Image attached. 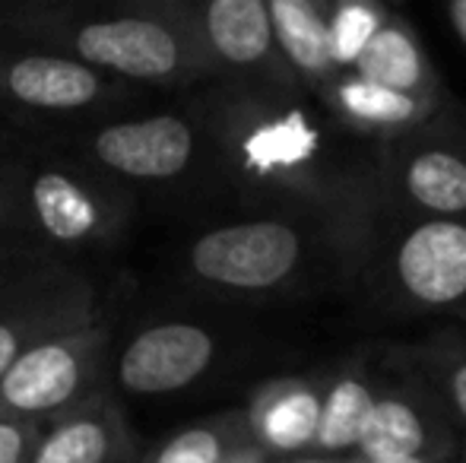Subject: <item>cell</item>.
<instances>
[{
    "label": "cell",
    "mask_w": 466,
    "mask_h": 463,
    "mask_svg": "<svg viewBox=\"0 0 466 463\" xmlns=\"http://www.w3.org/2000/svg\"><path fill=\"white\" fill-rule=\"evenodd\" d=\"M245 445H254L251 432H248V419L228 416V419L194 426L175 435L153 454V463H226Z\"/></svg>",
    "instance_id": "obj_20"
},
{
    "label": "cell",
    "mask_w": 466,
    "mask_h": 463,
    "mask_svg": "<svg viewBox=\"0 0 466 463\" xmlns=\"http://www.w3.org/2000/svg\"><path fill=\"white\" fill-rule=\"evenodd\" d=\"M197 35L213 61L251 74L260 89L301 93L279 61L267 0H213L203 6Z\"/></svg>",
    "instance_id": "obj_7"
},
{
    "label": "cell",
    "mask_w": 466,
    "mask_h": 463,
    "mask_svg": "<svg viewBox=\"0 0 466 463\" xmlns=\"http://www.w3.org/2000/svg\"><path fill=\"white\" fill-rule=\"evenodd\" d=\"M282 463H343V460H327V458H318V454H305V458H292Z\"/></svg>",
    "instance_id": "obj_26"
},
{
    "label": "cell",
    "mask_w": 466,
    "mask_h": 463,
    "mask_svg": "<svg viewBox=\"0 0 466 463\" xmlns=\"http://www.w3.org/2000/svg\"><path fill=\"white\" fill-rule=\"evenodd\" d=\"M380 463H451V460H425V458H410V460H380Z\"/></svg>",
    "instance_id": "obj_27"
},
{
    "label": "cell",
    "mask_w": 466,
    "mask_h": 463,
    "mask_svg": "<svg viewBox=\"0 0 466 463\" xmlns=\"http://www.w3.org/2000/svg\"><path fill=\"white\" fill-rule=\"evenodd\" d=\"M216 343L197 324H156L130 340L117 362L121 384L134 394H172L213 365Z\"/></svg>",
    "instance_id": "obj_9"
},
{
    "label": "cell",
    "mask_w": 466,
    "mask_h": 463,
    "mask_svg": "<svg viewBox=\"0 0 466 463\" xmlns=\"http://www.w3.org/2000/svg\"><path fill=\"white\" fill-rule=\"evenodd\" d=\"M461 463H466V448H463V460Z\"/></svg>",
    "instance_id": "obj_28"
},
{
    "label": "cell",
    "mask_w": 466,
    "mask_h": 463,
    "mask_svg": "<svg viewBox=\"0 0 466 463\" xmlns=\"http://www.w3.org/2000/svg\"><path fill=\"white\" fill-rule=\"evenodd\" d=\"M267 13L282 67L308 99H318L339 74L327 42L324 0H267Z\"/></svg>",
    "instance_id": "obj_14"
},
{
    "label": "cell",
    "mask_w": 466,
    "mask_h": 463,
    "mask_svg": "<svg viewBox=\"0 0 466 463\" xmlns=\"http://www.w3.org/2000/svg\"><path fill=\"white\" fill-rule=\"evenodd\" d=\"M343 463H359V460H343Z\"/></svg>",
    "instance_id": "obj_29"
},
{
    "label": "cell",
    "mask_w": 466,
    "mask_h": 463,
    "mask_svg": "<svg viewBox=\"0 0 466 463\" xmlns=\"http://www.w3.org/2000/svg\"><path fill=\"white\" fill-rule=\"evenodd\" d=\"M226 463H270V460H267L264 454H260L254 445H245V448H241V451H235L232 458H228Z\"/></svg>",
    "instance_id": "obj_25"
},
{
    "label": "cell",
    "mask_w": 466,
    "mask_h": 463,
    "mask_svg": "<svg viewBox=\"0 0 466 463\" xmlns=\"http://www.w3.org/2000/svg\"><path fill=\"white\" fill-rule=\"evenodd\" d=\"M457 428L429 388L416 377L387 381L374 400L352 460H451L454 463Z\"/></svg>",
    "instance_id": "obj_5"
},
{
    "label": "cell",
    "mask_w": 466,
    "mask_h": 463,
    "mask_svg": "<svg viewBox=\"0 0 466 463\" xmlns=\"http://www.w3.org/2000/svg\"><path fill=\"white\" fill-rule=\"evenodd\" d=\"M378 162L384 210L466 223V124L448 108L422 127L380 143Z\"/></svg>",
    "instance_id": "obj_4"
},
{
    "label": "cell",
    "mask_w": 466,
    "mask_h": 463,
    "mask_svg": "<svg viewBox=\"0 0 466 463\" xmlns=\"http://www.w3.org/2000/svg\"><path fill=\"white\" fill-rule=\"evenodd\" d=\"M327 42L337 70H350L390 10L374 0H324Z\"/></svg>",
    "instance_id": "obj_21"
},
{
    "label": "cell",
    "mask_w": 466,
    "mask_h": 463,
    "mask_svg": "<svg viewBox=\"0 0 466 463\" xmlns=\"http://www.w3.org/2000/svg\"><path fill=\"white\" fill-rule=\"evenodd\" d=\"M13 99L45 112H70L98 99L102 80L89 64L67 57H23L6 70Z\"/></svg>",
    "instance_id": "obj_16"
},
{
    "label": "cell",
    "mask_w": 466,
    "mask_h": 463,
    "mask_svg": "<svg viewBox=\"0 0 466 463\" xmlns=\"http://www.w3.org/2000/svg\"><path fill=\"white\" fill-rule=\"evenodd\" d=\"M350 70L374 86L393 89V93L412 96V99L448 102V89L425 51L422 38L397 13H390L380 23V29L374 32Z\"/></svg>",
    "instance_id": "obj_13"
},
{
    "label": "cell",
    "mask_w": 466,
    "mask_h": 463,
    "mask_svg": "<svg viewBox=\"0 0 466 463\" xmlns=\"http://www.w3.org/2000/svg\"><path fill=\"white\" fill-rule=\"evenodd\" d=\"M305 93L248 89L226 102L219 136L241 181L279 213H311L374 229L380 210L378 146L339 130Z\"/></svg>",
    "instance_id": "obj_1"
},
{
    "label": "cell",
    "mask_w": 466,
    "mask_h": 463,
    "mask_svg": "<svg viewBox=\"0 0 466 463\" xmlns=\"http://www.w3.org/2000/svg\"><path fill=\"white\" fill-rule=\"evenodd\" d=\"M197 153L194 127L178 115L111 124L96 136V156L130 178H178Z\"/></svg>",
    "instance_id": "obj_10"
},
{
    "label": "cell",
    "mask_w": 466,
    "mask_h": 463,
    "mask_svg": "<svg viewBox=\"0 0 466 463\" xmlns=\"http://www.w3.org/2000/svg\"><path fill=\"white\" fill-rule=\"evenodd\" d=\"M115 458V428L105 416H76L61 422L35 445L29 463H108Z\"/></svg>",
    "instance_id": "obj_19"
},
{
    "label": "cell",
    "mask_w": 466,
    "mask_h": 463,
    "mask_svg": "<svg viewBox=\"0 0 466 463\" xmlns=\"http://www.w3.org/2000/svg\"><path fill=\"white\" fill-rule=\"evenodd\" d=\"M412 377L435 394L454 428L466 432V343L457 337H431L422 347L406 349Z\"/></svg>",
    "instance_id": "obj_17"
},
{
    "label": "cell",
    "mask_w": 466,
    "mask_h": 463,
    "mask_svg": "<svg viewBox=\"0 0 466 463\" xmlns=\"http://www.w3.org/2000/svg\"><path fill=\"white\" fill-rule=\"evenodd\" d=\"M32 206L45 232L57 241H83L102 223L96 200L61 172L38 175L32 185Z\"/></svg>",
    "instance_id": "obj_18"
},
{
    "label": "cell",
    "mask_w": 466,
    "mask_h": 463,
    "mask_svg": "<svg viewBox=\"0 0 466 463\" xmlns=\"http://www.w3.org/2000/svg\"><path fill=\"white\" fill-rule=\"evenodd\" d=\"M444 19H448L451 32L461 38V45L466 48V0H451V4H444Z\"/></svg>",
    "instance_id": "obj_24"
},
{
    "label": "cell",
    "mask_w": 466,
    "mask_h": 463,
    "mask_svg": "<svg viewBox=\"0 0 466 463\" xmlns=\"http://www.w3.org/2000/svg\"><path fill=\"white\" fill-rule=\"evenodd\" d=\"M86 381V358L74 343L29 347L0 381V409L35 416L51 413L76 397Z\"/></svg>",
    "instance_id": "obj_12"
},
{
    "label": "cell",
    "mask_w": 466,
    "mask_h": 463,
    "mask_svg": "<svg viewBox=\"0 0 466 463\" xmlns=\"http://www.w3.org/2000/svg\"><path fill=\"white\" fill-rule=\"evenodd\" d=\"M35 445V426L0 419V463H29Z\"/></svg>",
    "instance_id": "obj_22"
},
{
    "label": "cell",
    "mask_w": 466,
    "mask_h": 463,
    "mask_svg": "<svg viewBox=\"0 0 466 463\" xmlns=\"http://www.w3.org/2000/svg\"><path fill=\"white\" fill-rule=\"evenodd\" d=\"M320 112L330 117L339 130L359 136L365 143H390L410 130L429 124L448 108V102L412 99V96L393 93V89L374 86L356 76L352 70H339L330 86L314 99Z\"/></svg>",
    "instance_id": "obj_8"
},
{
    "label": "cell",
    "mask_w": 466,
    "mask_h": 463,
    "mask_svg": "<svg viewBox=\"0 0 466 463\" xmlns=\"http://www.w3.org/2000/svg\"><path fill=\"white\" fill-rule=\"evenodd\" d=\"M327 377H279L254 394L248 407V432L267 460L305 458L314 451Z\"/></svg>",
    "instance_id": "obj_11"
},
{
    "label": "cell",
    "mask_w": 466,
    "mask_h": 463,
    "mask_svg": "<svg viewBox=\"0 0 466 463\" xmlns=\"http://www.w3.org/2000/svg\"><path fill=\"white\" fill-rule=\"evenodd\" d=\"M371 229L311 213H277L219 226L190 247V270L216 289L270 296L299 289H346L362 277Z\"/></svg>",
    "instance_id": "obj_2"
},
{
    "label": "cell",
    "mask_w": 466,
    "mask_h": 463,
    "mask_svg": "<svg viewBox=\"0 0 466 463\" xmlns=\"http://www.w3.org/2000/svg\"><path fill=\"white\" fill-rule=\"evenodd\" d=\"M384 384L387 377H380L365 358H352L339 371L327 375L311 454L327 460H352L365 419Z\"/></svg>",
    "instance_id": "obj_15"
},
{
    "label": "cell",
    "mask_w": 466,
    "mask_h": 463,
    "mask_svg": "<svg viewBox=\"0 0 466 463\" xmlns=\"http://www.w3.org/2000/svg\"><path fill=\"white\" fill-rule=\"evenodd\" d=\"M359 286L393 315L466 317V223L380 206Z\"/></svg>",
    "instance_id": "obj_3"
},
{
    "label": "cell",
    "mask_w": 466,
    "mask_h": 463,
    "mask_svg": "<svg viewBox=\"0 0 466 463\" xmlns=\"http://www.w3.org/2000/svg\"><path fill=\"white\" fill-rule=\"evenodd\" d=\"M74 48L89 67H105L134 80H172L207 57L203 45H190L162 19L121 16L98 19L76 32Z\"/></svg>",
    "instance_id": "obj_6"
},
{
    "label": "cell",
    "mask_w": 466,
    "mask_h": 463,
    "mask_svg": "<svg viewBox=\"0 0 466 463\" xmlns=\"http://www.w3.org/2000/svg\"><path fill=\"white\" fill-rule=\"evenodd\" d=\"M23 352V330L10 321H0V381Z\"/></svg>",
    "instance_id": "obj_23"
}]
</instances>
